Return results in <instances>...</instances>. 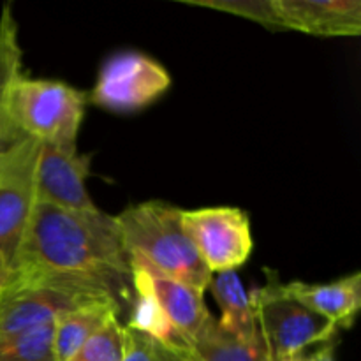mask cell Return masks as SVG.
<instances>
[{"instance_id":"6da1fadb","label":"cell","mask_w":361,"mask_h":361,"mask_svg":"<svg viewBox=\"0 0 361 361\" xmlns=\"http://www.w3.org/2000/svg\"><path fill=\"white\" fill-rule=\"evenodd\" d=\"M11 270H41L97 279L133 302L130 264L116 219L99 208L74 212L35 203Z\"/></svg>"},{"instance_id":"7a4b0ae2","label":"cell","mask_w":361,"mask_h":361,"mask_svg":"<svg viewBox=\"0 0 361 361\" xmlns=\"http://www.w3.org/2000/svg\"><path fill=\"white\" fill-rule=\"evenodd\" d=\"M113 302L126 307V298L106 282L81 275L41 270H13L0 293V341L42 324L60 314L92 303Z\"/></svg>"},{"instance_id":"3957f363","label":"cell","mask_w":361,"mask_h":361,"mask_svg":"<svg viewBox=\"0 0 361 361\" xmlns=\"http://www.w3.org/2000/svg\"><path fill=\"white\" fill-rule=\"evenodd\" d=\"M180 215V208L155 200L133 204L115 219L129 259L204 295L214 275L187 238Z\"/></svg>"},{"instance_id":"277c9868","label":"cell","mask_w":361,"mask_h":361,"mask_svg":"<svg viewBox=\"0 0 361 361\" xmlns=\"http://www.w3.org/2000/svg\"><path fill=\"white\" fill-rule=\"evenodd\" d=\"M87 94L66 81L21 74L9 94V120L20 136L41 145H76Z\"/></svg>"},{"instance_id":"5b68a950","label":"cell","mask_w":361,"mask_h":361,"mask_svg":"<svg viewBox=\"0 0 361 361\" xmlns=\"http://www.w3.org/2000/svg\"><path fill=\"white\" fill-rule=\"evenodd\" d=\"M264 288L252 293L257 328L274 361L303 356L312 345L334 342L338 328L314 314L284 291V282L267 270Z\"/></svg>"},{"instance_id":"8992f818","label":"cell","mask_w":361,"mask_h":361,"mask_svg":"<svg viewBox=\"0 0 361 361\" xmlns=\"http://www.w3.org/2000/svg\"><path fill=\"white\" fill-rule=\"evenodd\" d=\"M171 87L168 71L141 51H120L104 60L87 102L113 113H133L157 101Z\"/></svg>"},{"instance_id":"52a82bcc","label":"cell","mask_w":361,"mask_h":361,"mask_svg":"<svg viewBox=\"0 0 361 361\" xmlns=\"http://www.w3.org/2000/svg\"><path fill=\"white\" fill-rule=\"evenodd\" d=\"M41 143L23 137L0 154V263L11 267L37 203L35 168Z\"/></svg>"},{"instance_id":"ba28073f","label":"cell","mask_w":361,"mask_h":361,"mask_svg":"<svg viewBox=\"0 0 361 361\" xmlns=\"http://www.w3.org/2000/svg\"><path fill=\"white\" fill-rule=\"evenodd\" d=\"M182 228L210 274L236 271L252 252V231L247 214L235 207L182 210Z\"/></svg>"},{"instance_id":"9c48e42d","label":"cell","mask_w":361,"mask_h":361,"mask_svg":"<svg viewBox=\"0 0 361 361\" xmlns=\"http://www.w3.org/2000/svg\"><path fill=\"white\" fill-rule=\"evenodd\" d=\"M92 155L80 154L76 145H41L35 168L37 201L74 212H95L97 204L87 190Z\"/></svg>"},{"instance_id":"30bf717a","label":"cell","mask_w":361,"mask_h":361,"mask_svg":"<svg viewBox=\"0 0 361 361\" xmlns=\"http://www.w3.org/2000/svg\"><path fill=\"white\" fill-rule=\"evenodd\" d=\"M282 30L323 37H351L361 32L360 0H275Z\"/></svg>"},{"instance_id":"8fae6325","label":"cell","mask_w":361,"mask_h":361,"mask_svg":"<svg viewBox=\"0 0 361 361\" xmlns=\"http://www.w3.org/2000/svg\"><path fill=\"white\" fill-rule=\"evenodd\" d=\"M129 264L130 270L140 274L147 282L178 341L183 345H189L212 317L203 302V293L175 279L164 277L140 261L129 259Z\"/></svg>"},{"instance_id":"7c38bea8","label":"cell","mask_w":361,"mask_h":361,"mask_svg":"<svg viewBox=\"0 0 361 361\" xmlns=\"http://www.w3.org/2000/svg\"><path fill=\"white\" fill-rule=\"evenodd\" d=\"M284 291L338 330L351 328L361 307V274L355 271L330 284L284 282Z\"/></svg>"},{"instance_id":"4fadbf2b","label":"cell","mask_w":361,"mask_h":361,"mask_svg":"<svg viewBox=\"0 0 361 361\" xmlns=\"http://www.w3.org/2000/svg\"><path fill=\"white\" fill-rule=\"evenodd\" d=\"M122 307L118 303H92L60 314L53 321V349L55 361H67L80 351L99 330L106 326L113 317H120Z\"/></svg>"},{"instance_id":"5bb4252c","label":"cell","mask_w":361,"mask_h":361,"mask_svg":"<svg viewBox=\"0 0 361 361\" xmlns=\"http://www.w3.org/2000/svg\"><path fill=\"white\" fill-rule=\"evenodd\" d=\"M208 289L221 309L217 323L222 330L240 341L261 338L252 296L245 291L236 271H224L215 279L212 277Z\"/></svg>"},{"instance_id":"9a60e30c","label":"cell","mask_w":361,"mask_h":361,"mask_svg":"<svg viewBox=\"0 0 361 361\" xmlns=\"http://www.w3.org/2000/svg\"><path fill=\"white\" fill-rule=\"evenodd\" d=\"M23 74V49L18 39V23L13 7L6 4L0 14V154L23 136L16 133L9 120V94L14 81Z\"/></svg>"},{"instance_id":"2e32d148","label":"cell","mask_w":361,"mask_h":361,"mask_svg":"<svg viewBox=\"0 0 361 361\" xmlns=\"http://www.w3.org/2000/svg\"><path fill=\"white\" fill-rule=\"evenodd\" d=\"M187 348L197 361H274L263 338L240 341L219 326L214 316Z\"/></svg>"},{"instance_id":"e0dca14e","label":"cell","mask_w":361,"mask_h":361,"mask_svg":"<svg viewBox=\"0 0 361 361\" xmlns=\"http://www.w3.org/2000/svg\"><path fill=\"white\" fill-rule=\"evenodd\" d=\"M130 284H133V309H130V319L127 328L157 338L161 342H182L176 337L175 330L169 324L168 317L162 312L161 305L155 296L152 295L150 288L143 281L140 274L130 270Z\"/></svg>"},{"instance_id":"ac0fdd59","label":"cell","mask_w":361,"mask_h":361,"mask_svg":"<svg viewBox=\"0 0 361 361\" xmlns=\"http://www.w3.org/2000/svg\"><path fill=\"white\" fill-rule=\"evenodd\" d=\"M0 361H55L53 323L2 338Z\"/></svg>"},{"instance_id":"d6986e66","label":"cell","mask_w":361,"mask_h":361,"mask_svg":"<svg viewBox=\"0 0 361 361\" xmlns=\"http://www.w3.org/2000/svg\"><path fill=\"white\" fill-rule=\"evenodd\" d=\"M122 361H197L187 345L161 342L126 326V355Z\"/></svg>"},{"instance_id":"ffe728a7","label":"cell","mask_w":361,"mask_h":361,"mask_svg":"<svg viewBox=\"0 0 361 361\" xmlns=\"http://www.w3.org/2000/svg\"><path fill=\"white\" fill-rule=\"evenodd\" d=\"M187 6L221 11L233 16L245 18L254 23L264 25L270 30H282L275 0H182Z\"/></svg>"},{"instance_id":"44dd1931","label":"cell","mask_w":361,"mask_h":361,"mask_svg":"<svg viewBox=\"0 0 361 361\" xmlns=\"http://www.w3.org/2000/svg\"><path fill=\"white\" fill-rule=\"evenodd\" d=\"M126 355V326L113 317L67 361H122Z\"/></svg>"},{"instance_id":"7402d4cb","label":"cell","mask_w":361,"mask_h":361,"mask_svg":"<svg viewBox=\"0 0 361 361\" xmlns=\"http://www.w3.org/2000/svg\"><path fill=\"white\" fill-rule=\"evenodd\" d=\"M305 361H335V345L334 342L321 344L310 356H307Z\"/></svg>"},{"instance_id":"603a6c76","label":"cell","mask_w":361,"mask_h":361,"mask_svg":"<svg viewBox=\"0 0 361 361\" xmlns=\"http://www.w3.org/2000/svg\"><path fill=\"white\" fill-rule=\"evenodd\" d=\"M11 267L7 263H0V293H2V289L6 288V284L9 282L11 279Z\"/></svg>"},{"instance_id":"cb8c5ba5","label":"cell","mask_w":361,"mask_h":361,"mask_svg":"<svg viewBox=\"0 0 361 361\" xmlns=\"http://www.w3.org/2000/svg\"><path fill=\"white\" fill-rule=\"evenodd\" d=\"M282 361H305V356H295V358H289V360H282Z\"/></svg>"}]
</instances>
